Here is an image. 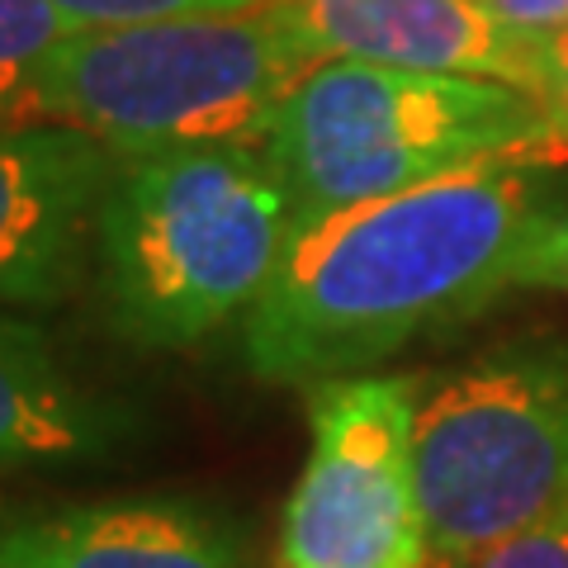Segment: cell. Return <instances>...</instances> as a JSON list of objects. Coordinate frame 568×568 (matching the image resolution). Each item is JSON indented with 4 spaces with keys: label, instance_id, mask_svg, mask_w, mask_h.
I'll use <instances>...</instances> for the list:
<instances>
[{
    "label": "cell",
    "instance_id": "obj_1",
    "mask_svg": "<svg viewBox=\"0 0 568 568\" xmlns=\"http://www.w3.org/2000/svg\"><path fill=\"white\" fill-rule=\"evenodd\" d=\"M540 213L530 162H488L294 227L237 323L246 375L304 388L369 375L417 336L484 313L511 290Z\"/></svg>",
    "mask_w": 568,
    "mask_h": 568
},
{
    "label": "cell",
    "instance_id": "obj_2",
    "mask_svg": "<svg viewBox=\"0 0 568 568\" xmlns=\"http://www.w3.org/2000/svg\"><path fill=\"white\" fill-rule=\"evenodd\" d=\"M294 227L261 138L123 156L91 242L104 313L129 346H200L252 313Z\"/></svg>",
    "mask_w": 568,
    "mask_h": 568
},
{
    "label": "cell",
    "instance_id": "obj_3",
    "mask_svg": "<svg viewBox=\"0 0 568 568\" xmlns=\"http://www.w3.org/2000/svg\"><path fill=\"white\" fill-rule=\"evenodd\" d=\"M261 148L304 227L455 171L540 162L559 142L540 100L517 85L327 58L275 104Z\"/></svg>",
    "mask_w": 568,
    "mask_h": 568
},
{
    "label": "cell",
    "instance_id": "obj_4",
    "mask_svg": "<svg viewBox=\"0 0 568 568\" xmlns=\"http://www.w3.org/2000/svg\"><path fill=\"white\" fill-rule=\"evenodd\" d=\"M317 58L284 10L77 29L43 62L33 123H62L119 156L261 138Z\"/></svg>",
    "mask_w": 568,
    "mask_h": 568
},
{
    "label": "cell",
    "instance_id": "obj_5",
    "mask_svg": "<svg viewBox=\"0 0 568 568\" xmlns=\"http://www.w3.org/2000/svg\"><path fill=\"white\" fill-rule=\"evenodd\" d=\"M413 474L436 568H465L568 503V346L478 351L417 398Z\"/></svg>",
    "mask_w": 568,
    "mask_h": 568
},
{
    "label": "cell",
    "instance_id": "obj_6",
    "mask_svg": "<svg viewBox=\"0 0 568 568\" xmlns=\"http://www.w3.org/2000/svg\"><path fill=\"white\" fill-rule=\"evenodd\" d=\"M417 379L351 375L308 398V459L280 511L275 568H436L413 474Z\"/></svg>",
    "mask_w": 568,
    "mask_h": 568
},
{
    "label": "cell",
    "instance_id": "obj_7",
    "mask_svg": "<svg viewBox=\"0 0 568 568\" xmlns=\"http://www.w3.org/2000/svg\"><path fill=\"white\" fill-rule=\"evenodd\" d=\"M119 162L62 123L0 129V313L62 304L81 284Z\"/></svg>",
    "mask_w": 568,
    "mask_h": 568
},
{
    "label": "cell",
    "instance_id": "obj_8",
    "mask_svg": "<svg viewBox=\"0 0 568 568\" xmlns=\"http://www.w3.org/2000/svg\"><path fill=\"white\" fill-rule=\"evenodd\" d=\"M317 62L351 58L403 71L503 81L540 95L549 43L497 24L474 0H275Z\"/></svg>",
    "mask_w": 568,
    "mask_h": 568
},
{
    "label": "cell",
    "instance_id": "obj_9",
    "mask_svg": "<svg viewBox=\"0 0 568 568\" xmlns=\"http://www.w3.org/2000/svg\"><path fill=\"white\" fill-rule=\"evenodd\" d=\"M0 568H246V540L190 497L0 507Z\"/></svg>",
    "mask_w": 568,
    "mask_h": 568
},
{
    "label": "cell",
    "instance_id": "obj_10",
    "mask_svg": "<svg viewBox=\"0 0 568 568\" xmlns=\"http://www.w3.org/2000/svg\"><path fill=\"white\" fill-rule=\"evenodd\" d=\"M138 413L104 394L20 313H0V474L81 469L114 459Z\"/></svg>",
    "mask_w": 568,
    "mask_h": 568
},
{
    "label": "cell",
    "instance_id": "obj_11",
    "mask_svg": "<svg viewBox=\"0 0 568 568\" xmlns=\"http://www.w3.org/2000/svg\"><path fill=\"white\" fill-rule=\"evenodd\" d=\"M67 33L77 24L48 0H0V129L33 123V85Z\"/></svg>",
    "mask_w": 568,
    "mask_h": 568
},
{
    "label": "cell",
    "instance_id": "obj_12",
    "mask_svg": "<svg viewBox=\"0 0 568 568\" xmlns=\"http://www.w3.org/2000/svg\"><path fill=\"white\" fill-rule=\"evenodd\" d=\"M77 29H123L156 20H194V14H242L271 0H48Z\"/></svg>",
    "mask_w": 568,
    "mask_h": 568
},
{
    "label": "cell",
    "instance_id": "obj_13",
    "mask_svg": "<svg viewBox=\"0 0 568 568\" xmlns=\"http://www.w3.org/2000/svg\"><path fill=\"white\" fill-rule=\"evenodd\" d=\"M511 290H555L568 294V213H540L511 271Z\"/></svg>",
    "mask_w": 568,
    "mask_h": 568
},
{
    "label": "cell",
    "instance_id": "obj_14",
    "mask_svg": "<svg viewBox=\"0 0 568 568\" xmlns=\"http://www.w3.org/2000/svg\"><path fill=\"white\" fill-rule=\"evenodd\" d=\"M465 568H568V503L540 526H530L521 536L493 545L488 555L469 559Z\"/></svg>",
    "mask_w": 568,
    "mask_h": 568
},
{
    "label": "cell",
    "instance_id": "obj_15",
    "mask_svg": "<svg viewBox=\"0 0 568 568\" xmlns=\"http://www.w3.org/2000/svg\"><path fill=\"white\" fill-rule=\"evenodd\" d=\"M474 6L526 39H559L568 29V0H474Z\"/></svg>",
    "mask_w": 568,
    "mask_h": 568
},
{
    "label": "cell",
    "instance_id": "obj_16",
    "mask_svg": "<svg viewBox=\"0 0 568 568\" xmlns=\"http://www.w3.org/2000/svg\"><path fill=\"white\" fill-rule=\"evenodd\" d=\"M540 110L555 129L559 152H568V29L549 43V71H545V85H540Z\"/></svg>",
    "mask_w": 568,
    "mask_h": 568
}]
</instances>
